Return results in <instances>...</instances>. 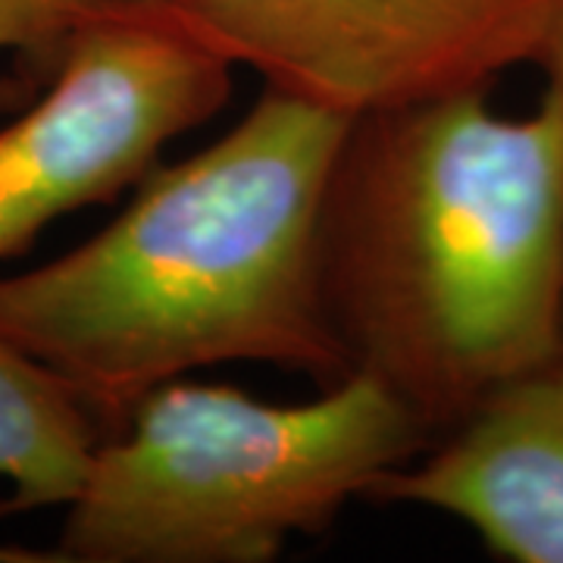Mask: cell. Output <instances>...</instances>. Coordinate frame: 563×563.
<instances>
[{"label":"cell","instance_id":"1","mask_svg":"<svg viewBox=\"0 0 563 563\" xmlns=\"http://www.w3.org/2000/svg\"><path fill=\"white\" fill-rule=\"evenodd\" d=\"M488 91L351 120L320 220L347 369L442 435L563 347V107Z\"/></svg>","mask_w":563,"mask_h":563},{"label":"cell","instance_id":"2","mask_svg":"<svg viewBox=\"0 0 563 563\" xmlns=\"http://www.w3.org/2000/svg\"><path fill=\"white\" fill-rule=\"evenodd\" d=\"M351 120L266 88L222 139L154 166L117 220L0 276V335L117 426L151 388L220 363L344 379L320 285L322 201Z\"/></svg>","mask_w":563,"mask_h":563},{"label":"cell","instance_id":"3","mask_svg":"<svg viewBox=\"0 0 563 563\" xmlns=\"http://www.w3.org/2000/svg\"><path fill=\"white\" fill-rule=\"evenodd\" d=\"M429 432L385 385L347 373L273 404L173 379L113 426L66 504L57 561L266 563L413 461Z\"/></svg>","mask_w":563,"mask_h":563},{"label":"cell","instance_id":"4","mask_svg":"<svg viewBox=\"0 0 563 563\" xmlns=\"http://www.w3.org/2000/svg\"><path fill=\"white\" fill-rule=\"evenodd\" d=\"M51 54L47 95L0 129V261L139 188L163 147L232 95L235 66L157 3L79 13Z\"/></svg>","mask_w":563,"mask_h":563},{"label":"cell","instance_id":"5","mask_svg":"<svg viewBox=\"0 0 563 563\" xmlns=\"http://www.w3.org/2000/svg\"><path fill=\"white\" fill-rule=\"evenodd\" d=\"M266 88L347 120L488 91L532 63L554 0H147Z\"/></svg>","mask_w":563,"mask_h":563},{"label":"cell","instance_id":"6","mask_svg":"<svg viewBox=\"0 0 563 563\" xmlns=\"http://www.w3.org/2000/svg\"><path fill=\"white\" fill-rule=\"evenodd\" d=\"M470 526L510 563H563V347L373 485Z\"/></svg>","mask_w":563,"mask_h":563},{"label":"cell","instance_id":"7","mask_svg":"<svg viewBox=\"0 0 563 563\" xmlns=\"http://www.w3.org/2000/svg\"><path fill=\"white\" fill-rule=\"evenodd\" d=\"M98 442L79 391L0 335V479L13 488L3 510L66 507Z\"/></svg>","mask_w":563,"mask_h":563},{"label":"cell","instance_id":"8","mask_svg":"<svg viewBox=\"0 0 563 563\" xmlns=\"http://www.w3.org/2000/svg\"><path fill=\"white\" fill-rule=\"evenodd\" d=\"M73 20L63 0H0V51H54Z\"/></svg>","mask_w":563,"mask_h":563},{"label":"cell","instance_id":"9","mask_svg":"<svg viewBox=\"0 0 563 563\" xmlns=\"http://www.w3.org/2000/svg\"><path fill=\"white\" fill-rule=\"evenodd\" d=\"M536 66H542V73L548 76V95H554L563 107V0H554V10L548 16L544 25L542 44L536 54Z\"/></svg>","mask_w":563,"mask_h":563},{"label":"cell","instance_id":"10","mask_svg":"<svg viewBox=\"0 0 563 563\" xmlns=\"http://www.w3.org/2000/svg\"><path fill=\"white\" fill-rule=\"evenodd\" d=\"M57 561V554H41L32 548H20V544H0V563H47Z\"/></svg>","mask_w":563,"mask_h":563},{"label":"cell","instance_id":"11","mask_svg":"<svg viewBox=\"0 0 563 563\" xmlns=\"http://www.w3.org/2000/svg\"><path fill=\"white\" fill-rule=\"evenodd\" d=\"M69 7L73 16L79 13H91V10H110V7H135V3H147V0H63Z\"/></svg>","mask_w":563,"mask_h":563}]
</instances>
